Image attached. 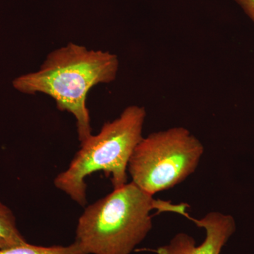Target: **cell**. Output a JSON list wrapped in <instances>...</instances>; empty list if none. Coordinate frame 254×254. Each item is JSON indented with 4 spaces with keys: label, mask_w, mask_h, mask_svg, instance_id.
Segmentation results:
<instances>
[{
    "label": "cell",
    "mask_w": 254,
    "mask_h": 254,
    "mask_svg": "<svg viewBox=\"0 0 254 254\" xmlns=\"http://www.w3.org/2000/svg\"><path fill=\"white\" fill-rule=\"evenodd\" d=\"M204 153L201 142L186 128L174 127L143 137L132 153V182L154 195L182 183L193 174Z\"/></svg>",
    "instance_id": "cell-4"
},
{
    "label": "cell",
    "mask_w": 254,
    "mask_h": 254,
    "mask_svg": "<svg viewBox=\"0 0 254 254\" xmlns=\"http://www.w3.org/2000/svg\"><path fill=\"white\" fill-rule=\"evenodd\" d=\"M119 67L116 55L70 43L51 52L38 71L18 76L12 84L24 94L51 97L60 111L73 115L81 143L92 135L87 95L93 87L115 81Z\"/></svg>",
    "instance_id": "cell-1"
},
{
    "label": "cell",
    "mask_w": 254,
    "mask_h": 254,
    "mask_svg": "<svg viewBox=\"0 0 254 254\" xmlns=\"http://www.w3.org/2000/svg\"><path fill=\"white\" fill-rule=\"evenodd\" d=\"M197 227L205 230L206 237L199 246L193 237L181 232L175 235L168 245L158 247L157 254H220L230 237L236 231V222L231 215L211 212L197 220L190 217Z\"/></svg>",
    "instance_id": "cell-5"
},
{
    "label": "cell",
    "mask_w": 254,
    "mask_h": 254,
    "mask_svg": "<svg viewBox=\"0 0 254 254\" xmlns=\"http://www.w3.org/2000/svg\"><path fill=\"white\" fill-rule=\"evenodd\" d=\"M254 22V0H235Z\"/></svg>",
    "instance_id": "cell-8"
},
{
    "label": "cell",
    "mask_w": 254,
    "mask_h": 254,
    "mask_svg": "<svg viewBox=\"0 0 254 254\" xmlns=\"http://www.w3.org/2000/svg\"><path fill=\"white\" fill-rule=\"evenodd\" d=\"M187 203L155 200L133 182L88 205L78 219L76 241L87 254H130L153 227L150 211L188 218Z\"/></svg>",
    "instance_id": "cell-2"
},
{
    "label": "cell",
    "mask_w": 254,
    "mask_h": 254,
    "mask_svg": "<svg viewBox=\"0 0 254 254\" xmlns=\"http://www.w3.org/2000/svg\"><path fill=\"white\" fill-rule=\"evenodd\" d=\"M0 254H87L78 242L75 241L67 247L54 246L45 247L29 245L28 243L11 248L0 250Z\"/></svg>",
    "instance_id": "cell-7"
},
{
    "label": "cell",
    "mask_w": 254,
    "mask_h": 254,
    "mask_svg": "<svg viewBox=\"0 0 254 254\" xmlns=\"http://www.w3.org/2000/svg\"><path fill=\"white\" fill-rule=\"evenodd\" d=\"M27 243L16 227L11 210L0 203V250Z\"/></svg>",
    "instance_id": "cell-6"
},
{
    "label": "cell",
    "mask_w": 254,
    "mask_h": 254,
    "mask_svg": "<svg viewBox=\"0 0 254 254\" xmlns=\"http://www.w3.org/2000/svg\"><path fill=\"white\" fill-rule=\"evenodd\" d=\"M145 117V108L131 105L118 118L104 124L98 134H92L81 143L68 168L55 179V187L84 206L86 180L92 174L103 172L110 177L114 189L126 185L128 161L143 138Z\"/></svg>",
    "instance_id": "cell-3"
}]
</instances>
